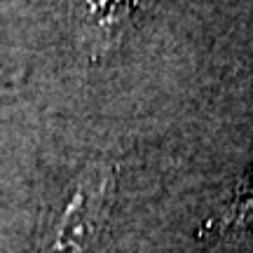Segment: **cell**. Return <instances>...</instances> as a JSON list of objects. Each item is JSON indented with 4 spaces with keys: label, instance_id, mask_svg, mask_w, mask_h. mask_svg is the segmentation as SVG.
Wrapping results in <instances>:
<instances>
[{
    "label": "cell",
    "instance_id": "2",
    "mask_svg": "<svg viewBox=\"0 0 253 253\" xmlns=\"http://www.w3.org/2000/svg\"><path fill=\"white\" fill-rule=\"evenodd\" d=\"M145 0H75V17L82 40L94 54L108 52L126 33Z\"/></svg>",
    "mask_w": 253,
    "mask_h": 253
},
{
    "label": "cell",
    "instance_id": "1",
    "mask_svg": "<svg viewBox=\"0 0 253 253\" xmlns=\"http://www.w3.org/2000/svg\"><path fill=\"white\" fill-rule=\"evenodd\" d=\"M113 195L115 169L103 162L87 167L52 209L38 253H94L108 223Z\"/></svg>",
    "mask_w": 253,
    "mask_h": 253
},
{
    "label": "cell",
    "instance_id": "3",
    "mask_svg": "<svg viewBox=\"0 0 253 253\" xmlns=\"http://www.w3.org/2000/svg\"><path fill=\"white\" fill-rule=\"evenodd\" d=\"M249 227H253V173L242 183V188H237L235 197L216 223L218 232H242Z\"/></svg>",
    "mask_w": 253,
    "mask_h": 253
}]
</instances>
